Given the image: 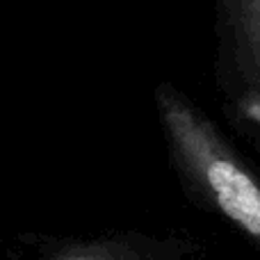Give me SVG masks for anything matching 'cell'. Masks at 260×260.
<instances>
[{
	"label": "cell",
	"mask_w": 260,
	"mask_h": 260,
	"mask_svg": "<svg viewBox=\"0 0 260 260\" xmlns=\"http://www.w3.org/2000/svg\"><path fill=\"white\" fill-rule=\"evenodd\" d=\"M169 167L192 201L260 247V171L174 82L155 89Z\"/></svg>",
	"instance_id": "6da1fadb"
},
{
	"label": "cell",
	"mask_w": 260,
	"mask_h": 260,
	"mask_svg": "<svg viewBox=\"0 0 260 260\" xmlns=\"http://www.w3.org/2000/svg\"><path fill=\"white\" fill-rule=\"evenodd\" d=\"M215 73L224 105L260 96V0H217Z\"/></svg>",
	"instance_id": "7a4b0ae2"
},
{
	"label": "cell",
	"mask_w": 260,
	"mask_h": 260,
	"mask_svg": "<svg viewBox=\"0 0 260 260\" xmlns=\"http://www.w3.org/2000/svg\"><path fill=\"white\" fill-rule=\"evenodd\" d=\"M224 114L229 117L231 128L235 130L240 139L247 142L251 148L253 157H256V169L260 171V96L258 99H249L242 103L224 105Z\"/></svg>",
	"instance_id": "3957f363"
},
{
	"label": "cell",
	"mask_w": 260,
	"mask_h": 260,
	"mask_svg": "<svg viewBox=\"0 0 260 260\" xmlns=\"http://www.w3.org/2000/svg\"><path fill=\"white\" fill-rule=\"evenodd\" d=\"M59 260H155L151 253H144L135 247H114V244H105V247H87L69 251L67 256Z\"/></svg>",
	"instance_id": "277c9868"
}]
</instances>
